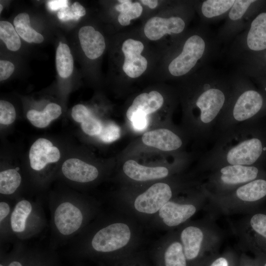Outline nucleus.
Listing matches in <instances>:
<instances>
[{"instance_id":"obj_1","label":"nucleus","mask_w":266,"mask_h":266,"mask_svg":"<svg viewBox=\"0 0 266 266\" xmlns=\"http://www.w3.org/2000/svg\"><path fill=\"white\" fill-rule=\"evenodd\" d=\"M188 85L184 100L186 130L199 143L215 141L220 117L232 94V76L207 65Z\"/></svg>"},{"instance_id":"obj_2","label":"nucleus","mask_w":266,"mask_h":266,"mask_svg":"<svg viewBox=\"0 0 266 266\" xmlns=\"http://www.w3.org/2000/svg\"><path fill=\"white\" fill-rule=\"evenodd\" d=\"M248 123L233 127L221 133L212 148L201 161L218 167L225 165L254 166L266 151L262 140L251 136Z\"/></svg>"},{"instance_id":"obj_3","label":"nucleus","mask_w":266,"mask_h":266,"mask_svg":"<svg viewBox=\"0 0 266 266\" xmlns=\"http://www.w3.org/2000/svg\"><path fill=\"white\" fill-rule=\"evenodd\" d=\"M179 51L168 65L173 77H183L199 70L219 57L221 43L207 25L202 26L183 40Z\"/></svg>"},{"instance_id":"obj_4","label":"nucleus","mask_w":266,"mask_h":266,"mask_svg":"<svg viewBox=\"0 0 266 266\" xmlns=\"http://www.w3.org/2000/svg\"><path fill=\"white\" fill-rule=\"evenodd\" d=\"M231 76L232 94L220 119L219 134L236 126L248 123L264 105V97L251 87L246 76L237 72Z\"/></svg>"},{"instance_id":"obj_5","label":"nucleus","mask_w":266,"mask_h":266,"mask_svg":"<svg viewBox=\"0 0 266 266\" xmlns=\"http://www.w3.org/2000/svg\"><path fill=\"white\" fill-rule=\"evenodd\" d=\"M266 49V12L252 18L246 29L232 41L228 51L231 60Z\"/></svg>"},{"instance_id":"obj_6","label":"nucleus","mask_w":266,"mask_h":266,"mask_svg":"<svg viewBox=\"0 0 266 266\" xmlns=\"http://www.w3.org/2000/svg\"><path fill=\"white\" fill-rule=\"evenodd\" d=\"M258 1L235 0L224 24L219 29L216 36L221 44H227L246 28L253 18L254 8Z\"/></svg>"},{"instance_id":"obj_7","label":"nucleus","mask_w":266,"mask_h":266,"mask_svg":"<svg viewBox=\"0 0 266 266\" xmlns=\"http://www.w3.org/2000/svg\"><path fill=\"white\" fill-rule=\"evenodd\" d=\"M129 226L124 223L112 224L99 231L92 240V246L98 252H109L127 244L131 238Z\"/></svg>"},{"instance_id":"obj_8","label":"nucleus","mask_w":266,"mask_h":266,"mask_svg":"<svg viewBox=\"0 0 266 266\" xmlns=\"http://www.w3.org/2000/svg\"><path fill=\"white\" fill-rule=\"evenodd\" d=\"M172 197L169 185L163 182L155 183L135 199L134 205L138 211L153 214L159 211Z\"/></svg>"},{"instance_id":"obj_9","label":"nucleus","mask_w":266,"mask_h":266,"mask_svg":"<svg viewBox=\"0 0 266 266\" xmlns=\"http://www.w3.org/2000/svg\"><path fill=\"white\" fill-rule=\"evenodd\" d=\"M186 26V21L180 15L168 18L153 17L145 24L144 33L149 39L157 40L166 34H180L184 31Z\"/></svg>"},{"instance_id":"obj_10","label":"nucleus","mask_w":266,"mask_h":266,"mask_svg":"<svg viewBox=\"0 0 266 266\" xmlns=\"http://www.w3.org/2000/svg\"><path fill=\"white\" fill-rule=\"evenodd\" d=\"M83 216L81 210L74 204L65 201L56 208L54 223L58 231L62 235H70L81 227Z\"/></svg>"},{"instance_id":"obj_11","label":"nucleus","mask_w":266,"mask_h":266,"mask_svg":"<svg viewBox=\"0 0 266 266\" xmlns=\"http://www.w3.org/2000/svg\"><path fill=\"white\" fill-rule=\"evenodd\" d=\"M143 44L139 40L129 38L124 41L122 50L125 56L124 72L131 78L140 76L146 69L147 61L141 55Z\"/></svg>"},{"instance_id":"obj_12","label":"nucleus","mask_w":266,"mask_h":266,"mask_svg":"<svg viewBox=\"0 0 266 266\" xmlns=\"http://www.w3.org/2000/svg\"><path fill=\"white\" fill-rule=\"evenodd\" d=\"M141 141L145 145L167 152L177 151L184 145L180 135L166 128L157 129L144 133L141 136Z\"/></svg>"},{"instance_id":"obj_13","label":"nucleus","mask_w":266,"mask_h":266,"mask_svg":"<svg viewBox=\"0 0 266 266\" xmlns=\"http://www.w3.org/2000/svg\"><path fill=\"white\" fill-rule=\"evenodd\" d=\"M61 153L58 147L44 138H39L31 146L29 151V160L31 168L39 171L50 163L57 162Z\"/></svg>"},{"instance_id":"obj_14","label":"nucleus","mask_w":266,"mask_h":266,"mask_svg":"<svg viewBox=\"0 0 266 266\" xmlns=\"http://www.w3.org/2000/svg\"><path fill=\"white\" fill-rule=\"evenodd\" d=\"M216 168L220 182L227 186L245 184L256 179L259 173L255 166L225 165Z\"/></svg>"},{"instance_id":"obj_15","label":"nucleus","mask_w":266,"mask_h":266,"mask_svg":"<svg viewBox=\"0 0 266 266\" xmlns=\"http://www.w3.org/2000/svg\"><path fill=\"white\" fill-rule=\"evenodd\" d=\"M235 0H204L197 1L196 7L203 24L217 22L227 17Z\"/></svg>"},{"instance_id":"obj_16","label":"nucleus","mask_w":266,"mask_h":266,"mask_svg":"<svg viewBox=\"0 0 266 266\" xmlns=\"http://www.w3.org/2000/svg\"><path fill=\"white\" fill-rule=\"evenodd\" d=\"M64 175L68 179L79 183H87L95 180L99 175L98 168L77 158L65 161L62 166Z\"/></svg>"},{"instance_id":"obj_17","label":"nucleus","mask_w":266,"mask_h":266,"mask_svg":"<svg viewBox=\"0 0 266 266\" xmlns=\"http://www.w3.org/2000/svg\"><path fill=\"white\" fill-rule=\"evenodd\" d=\"M78 37L82 49L89 59H96L103 53L105 48L104 38L92 26L81 27L78 32Z\"/></svg>"},{"instance_id":"obj_18","label":"nucleus","mask_w":266,"mask_h":266,"mask_svg":"<svg viewBox=\"0 0 266 266\" xmlns=\"http://www.w3.org/2000/svg\"><path fill=\"white\" fill-rule=\"evenodd\" d=\"M164 103V98L158 91L143 93L136 96L126 112V117L130 120L136 114L145 116L158 110Z\"/></svg>"},{"instance_id":"obj_19","label":"nucleus","mask_w":266,"mask_h":266,"mask_svg":"<svg viewBox=\"0 0 266 266\" xmlns=\"http://www.w3.org/2000/svg\"><path fill=\"white\" fill-rule=\"evenodd\" d=\"M123 170L127 176L137 181L162 179L169 173L168 169L165 166H147L133 160L126 161L123 165Z\"/></svg>"},{"instance_id":"obj_20","label":"nucleus","mask_w":266,"mask_h":266,"mask_svg":"<svg viewBox=\"0 0 266 266\" xmlns=\"http://www.w3.org/2000/svg\"><path fill=\"white\" fill-rule=\"evenodd\" d=\"M196 208L192 204H181L168 201L159 210V216L169 227L177 226L192 216Z\"/></svg>"},{"instance_id":"obj_21","label":"nucleus","mask_w":266,"mask_h":266,"mask_svg":"<svg viewBox=\"0 0 266 266\" xmlns=\"http://www.w3.org/2000/svg\"><path fill=\"white\" fill-rule=\"evenodd\" d=\"M71 116L75 122L80 123L81 128L85 134L98 136L100 133L103 124L84 105H74L71 110Z\"/></svg>"},{"instance_id":"obj_22","label":"nucleus","mask_w":266,"mask_h":266,"mask_svg":"<svg viewBox=\"0 0 266 266\" xmlns=\"http://www.w3.org/2000/svg\"><path fill=\"white\" fill-rule=\"evenodd\" d=\"M203 238L202 231L197 227L190 226L183 230L181 239L187 260H193L198 257Z\"/></svg>"},{"instance_id":"obj_23","label":"nucleus","mask_w":266,"mask_h":266,"mask_svg":"<svg viewBox=\"0 0 266 266\" xmlns=\"http://www.w3.org/2000/svg\"><path fill=\"white\" fill-rule=\"evenodd\" d=\"M61 114V107L57 103L52 102L48 103L41 111L29 110L27 113V118L33 126L38 128H44Z\"/></svg>"},{"instance_id":"obj_24","label":"nucleus","mask_w":266,"mask_h":266,"mask_svg":"<svg viewBox=\"0 0 266 266\" xmlns=\"http://www.w3.org/2000/svg\"><path fill=\"white\" fill-rule=\"evenodd\" d=\"M235 194L243 201L259 200L266 196V180L258 179L243 184L236 189Z\"/></svg>"},{"instance_id":"obj_25","label":"nucleus","mask_w":266,"mask_h":266,"mask_svg":"<svg viewBox=\"0 0 266 266\" xmlns=\"http://www.w3.org/2000/svg\"><path fill=\"white\" fill-rule=\"evenodd\" d=\"M13 24L19 36L26 42L40 43L44 40L43 35L31 27L28 13L18 14L13 20Z\"/></svg>"},{"instance_id":"obj_26","label":"nucleus","mask_w":266,"mask_h":266,"mask_svg":"<svg viewBox=\"0 0 266 266\" xmlns=\"http://www.w3.org/2000/svg\"><path fill=\"white\" fill-rule=\"evenodd\" d=\"M31 202L26 200L18 201L15 205L10 217V226L16 233H21L26 230V222L32 211Z\"/></svg>"},{"instance_id":"obj_27","label":"nucleus","mask_w":266,"mask_h":266,"mask_svg":"<svg viewBox=\"0 0 266 266\" xmlns=\"http://www.w3.org/2000/svg\"><path fill=\"white\" fill-rule=\"evenodd\" d=\"M56 64L59 75L62 78H67L72 74L73 59L68 46L61 42L56 50Z\"/></svg>"},{"instance_id":"obj_28","label":"nucleus","mask_w":266,"mask_h":266,"mask_svg":"<svg viewBox=\"0 0 266 266\" xmlns=\"http://www.w3.org/2000/svg\"><path fill=\"white\" fill-rule=\"evenodd\" d=\"M22 178L18 171L10 168L0 172V193L3 195L14 193L20 185Z\"/></svg>"},{"instance_id":"obj_29","label":"nucleus","mask_w":266,"mask_h":266,"mask_svg":"<svg viewBox=\"0 0 266 266\" xmlns=\"http://www.w3.org/2000/svg\"><path fill=\"white\" fill-rule=\"evenodd\" d=\"M0 38L9 50L16 51L21 47L19 35L13 26L8 21L0 22Z\"/></svg>"},{"instance_id":"obj_30","label":"nucleus","mask_w":266,"mask_h":266,"mask_svg":"<svg viewBox=\"0 0 266 266\" xmlns=\"http://www.w3.org/2000/svg\"><path fill=\"white\" fill-rule=\"evenodd\" d=\"M165 266H187L182 245L178 242L171 243L164 254Z\"/></svg>"},{"instance_id":"obj_31","label":"nucleus","mask_w":266,"mask_h":266,"mask_svg":"<svg viewBox=\"0 0 266 266\" xmlns=\"http://www.w3.org/2000/svg\"><path fill=\"white\" fill-rule=\"evenodd\" d=\"M86 14L85 8L78 2H74L71 6H67L60 9L58 13V18L62 21L71 20H78Z\"/></svg>"},{"instance_id":"obj_32","label":"nucleus","mask_w":266,"mask_h":266,"mask_svg":"<svg viewBox=\"0 0 266 266\" xmlns=\"http://www.w3.org/2000/svg\"><path fill=\"white\" fill-rule=\"evenodd\" d=\"M143 10L140 3L133 2L132 5L126 10L120 13L118 17L119 23L122 26H128L131 20L139 17Z\"/></svg>"},{"instance_id":"obj_33","label":"nucleus","mask_w":266,"mask_h":266,"mask_svg":"<svg viewBox=\"0 0 266 266\" xmlns=\"http://www.w3.org/2000/svg\"><path fill=\"white\" fill-rule=\"evenodd\" d=\"M16 117V113L13 104L8 101H0V123L8 125L13 123Z\"/></svg>"},{"instance_id":"obj_34","label":"nucleus","mask_w":266,"mask_h":266,"mask_svg":"<svg viewBox=\"0 0 266 266\" xmlns=\"http://www.w3.org/2000/svg\"><path fill=\"white\" fill-rule=\"evenodd\" d=\"M120 134V128L116 124L109 122L103 125L101 132L98 137L103 142L110 143L117 140Z\"/></svg>"},{"instance_id":"obj_35","label":"nucleus","mask_w":266,"mask_h":266,"mask_svg":"<svg viewBox=\"0 0 266 266\" xmlns=\"http://www.w3.org/2000/svg\"><path fill=\"white\" fill-rule=\"evenodd\" d=\"M253 230L266 240V214L257 213L254 215L250 220Z\"/></svg>"},{"instance_id":"obj_36","label":"nucleus","mask_w":266,"mask_h":266,"mask_svg":"<svg viewBox=\"0 0 266 266\" xmlns=\"http://www.w3.org/2000/svg\"><path fill=\"white\" fill-rule=\"evenodd\" d=\"M14 70V65L8 61H0V80L8 79Z\"/></svg>"},{"instance_id":"obj_37","label":"nucleus","mask_w":266,"mask_h":266,"mask_svg":"<svg viewBox=\"0 0 266 266\" xmlns=\"http://www.w3.org/2000/svg\"><path fill=\"white\" fill-rule=\"evenodd\" d=\"M133 128L137 130L144 129L147 125L148 117L143 114H134L129 120Z\"/></svg>"},{"instance_id":"obj_38","label":"nucleus","mask_w":266,"mask_h":266,"mask_svg":"<svg viewBox=\"0 0 266 266\" xmlns=\"http://www.w3.org/2000/svg\"><path fill=\"white\" fill-rule=\"evenodd\" d=\"M47 6L51 11L60 10L68 6V1L66 0H52L47 2Z\"/></svg>"},{"instance_id":"obj_39","label":"nucleus","mask_w":266,"mask_h":266,"mask_svg":"<svg viewBox=\"0 0 266 266\" xmlns=\"http://www.w3.org/2000/svg\"><path fill=\"white\" fill-rule=\"evenodd\" d=\"M10 206L8 203L4 201L0 203V224L10 213Z\"/></svg>"},{"instance_id":"obj_40","label":"nucleus","mask_w":266,"mask_h":266,"mask_svg":"<svg viewBox=\"0 0 266 266\" xmlns=\"http://www.w3.org/2000/svg\"><path fill=\"white\" fill-rule=\"evenodd\" d=\"M229 260L225 257H220L215 259L209 266H231Z\"/></svg>"},{"instance_id":"obj_41","label":"nucleus","mask_w":266,"mask_h":266,"mask_svg":"<svg viewBox=\"0 0 266 266\" xmlns=\"http://www.w3.org/2000/svg\"><path fill=\"white\" fill-rule=\"evenodd\" d=\"M140 1L151 9L155 8L158 5V0H141Z\"/></svg>"},{"instance_id":"obj_42","label":"nucleus","mask_w":266,"mask_h":266,"mask_svg":"<svg viewBox=\"0 0 266 266\" xmlns=\"http://www.w3.org/2000/svg\"><path fill=\"white\" fill-rule=\"evenodd\" d=\"M258 263L259 266H266V258H259Z\"/></svg>"},{"instance_id":"obj_43","label":"nucleus","mask_w":266,"mask_h":266,"mask_svg":"<svg viewBox=\"0 0 266 266\" xmlns=\"http://www.w3.org/2000/svg\"><path fill=\"white\" fill-rule=\"evenodd\" d=\"M0 266H4L2 264L0 265ZM7 266H22V265L21 263L18 261H14L11 262Z\"/></svg>"},{"instance_id":"obj_44","label":"nucleus","mask_w":266,"mask_h":266,"mask_svg":"<svg viewBox=\"0 0 266 266\" xmlns=\"http://www.w3.org/2000/svg\"><path fill=\"white\" fill-rule=\"evenodd\" d=\"M246 265L244 266H259L258 263H247Z\"/></svg>"},{"instance_id":"obj_45","label":"nucleus","mask_w":266,"mask_h":266,"mask_svg":"<svg viewBox=\"0 0 266 266\" xmlns=\"http://www.w3.org/2000/svg\"><path fill=\"white\" fill-rule=\"evenodd\" d=\"M2 9H3L2 5L0 4V13H1V11L2 10Z\"/></svg>"},{"instance_id":"obj_46","label":"nucleus","mask_w":266,"mask_h":266,"mask_svg":"<svg viewBox=\"0 0 266 266\" xmlns=\"http://www.w3.org/2000/svg\"><path fill=\"white\" fill-rule=\"evenodd\" d=\"M263 57H264L265 60H266V52L265 53L264 56H263Z\"/></svg>"}]
</instances>
